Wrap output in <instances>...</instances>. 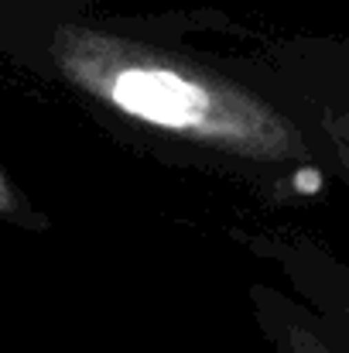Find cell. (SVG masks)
<instances>
[{
    "instance_id": "cell-1",
    "label": "cell",
    "mask_w": 349,
    "mask_h": 353,
    "mask_svg": "<svg viewBox=\"0 0 349 353\" xmlns=\"http://www.w3.org/2000/svg\"><path fill=\"white\" fill-rule=\"evenodd\" d=\"M76 79L123 117L253 165H312L308 137L260 93L182 55L120 38H86Z\"/></svg>"
},
{
    "instance_id": "cell-2",
    "label": "cell",
    "mask_w": 349,
    "mask_h": 353,
    "mask_svg": "<svg viewBox=\"0 0 349 353\" xmlns=\"http://www.w3.org/2000/svg\"><path fill=\"white\" fill-rule=\"evenodd\" d=\"M260 323L267 330V340H271V350L274 353H349L343 343H336L329 336V330L305 316L302 309L288 305L284 299L277 295H267L260 292Z\"/></svg>"
},
{
    "instance_id": "cell-3",
    "label": "cell",
    "mask_w": 349,
    "mask_h": 353,
    "mask_svg": "<svg viewBox=\"0 0 349 353\" xmlns=\"http://www.w3.org/2000/svg\"><path fill=\"white\" fill-rule=\"evenodd\" d=\"M322 130H326L329 151L336 158V172L349 185V110H326L322 114Z\"/></svg>"
}]
</instances>
